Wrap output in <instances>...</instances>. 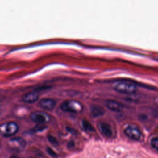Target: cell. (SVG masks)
I'll return each mask as SVG.
<instances>
[{
	"mask_svg": "<svg viewBox=\"0 0 158 158\" xmlns=\"http://www.w3.org/2000/svg\"><path fill=\"white\" fill-rule=\"evenodd\" d=\"M48 140L49 141V142L51 144H52L54 145H58L59 144V143H58L57 139L55 137H54L53 136L49 135L48 136Z\"/></svg>",
	"mask_w": 158,
	"mask_h": 158,
	"instance_id": "cell-14",
	"label": "cell"
},
{
	"mask_svg": "<svg viewBox=\"0 0 158 158\" xmlns=\"http://www.w3.org/2000/svg\"><path fill=\"white\" fill-rule=\"evenodd\" d=\"M74 146V142L73 141H70L68 143V146L69 147H73Z\"/></svg>",
	"mask_w": 158,
	"mask_h": 158,
	"instance_id": "cell-16",
	"label": "cell"
},
{
	"mask_svg": "<svg viewBox=\"0 0 158 158\" xmlns=\"http://www.w3.org/2000/svg\"><path fill=\"white\" fill-rule=\"evenodd\" d=\"M60 109L68 112L78 113L83 110V106L81 102L74 100H67L60 104Z\"/></svg>",
	"mask_w": 158,
	"mask_h": 158,
	"instance_id": "cell-2",
	"label": "cell"
},
{
	"mask_svg": "<svg viewBox=\"0 0 158 158\" xmlns=\"http://www.w3.org/2000/svg\"><path fill=\"white\" fill-rule=\"evenodd\" d=\"M30 158H31V157H30Z\"/></svg>",
	"mask_w": 158,
	"mask_h": 158,
	"instance_id": "cell-18",
	"label": "cell"
},
{
	"mask_svg": "<svg viewBox=\"0 0 158 158\" xmlns=\"http://www.w3.org/2000/svg\"><path fill=\"white\" fill-rule=\"evenodd\" d=\"M31 119L37 123L42 124L48 121V117L46 114H45L43 112H35L31 114Z\"/></svg>",
	"mask_w": 158,
	"mask_h": 158,
	"instance_id": "cell-8",
	"label": "cell"
},
{
	"mask_svg": "<svg viewBox=\"0 0 158 158\" xmlns=\"http://www.w3.org/2000/svg\"><path fill=\"white\" fill-rule=\"evenodd\" d=\"M81 125L83 128L86 131H94V128L91 125V123L87 120H83L81 122Z\"/></svg>",
	"mask_w": 158,
	"mask_h": 158,
	"instance_id": "cell-12",
	"label": "cell"
},
{
	"mask_svg": "<svg viewBox=\"0 0 158 158\" xmlns=\"http://www.w3.org/2000/svg\"><path fill=\"white\" fill-rule=\"evenodd\" d=\"M90 111L94 117L101 116L104 114V109L102 107L97 105L92 106L90 107Z\"/></svg>",
	"mask_w": 158,
	"mask_h": 158,
	"instance_id": "cell-10",
	"label": "cell"
},
{
	"mask_svg": "<svg viewBox=\"0 0 158 158\" xmlns=\"http://www.w3.org/2000/svg\"><path fill=\"white\" fill-rule=\"evenodd\" d=\"M10 158H20V157H19L17 156H12Z\"/></svg>",
	"mask_w": 158,
	"mask_h": 158,
	"instance_id": "cell-17",
	"label": "cell"
},
{
	"mask_svg": "<svg viewBox=\"0 0 158 158\" xmlns=\"http://www.w3.org/2000/svg\"><path fill=\"white\" fill-rule=\"evenodd\" d=\"M19 127L14 122H8L0 126V131L4 136L14 135L18 131Z\"/></svg>",
	"mask_w": 158,
	"mask_h": 158,
	"instance_id": "cell-4",
	"label": "cell"
},
{
	"mask_svg": "<svg viewBox=\"0 0 158 158\" xmlns=\"http://www.w3.org/2000/svg\"><path fill=\"white\" fill-rule=\"evenodd\" d=\"M151 146L157 151H158V137H154L151 139L150 142Z\"/></svg>",
	"mask_w": 158,
	"mask_h": 158,
	"instance_id": "cell-13",
	"label": "cell"
},
{
	"mask_svg": "<svg viewBox=\"0 0 158 158\" xmlns=\"http://www.w3.org/2000/svg\"><path fill=\"white\" fill-rule=\"evenodd\" d=\"M115 91L122 94H133L136 91V85L129 80H120L114 83Z\"/></svg>",
	"mask_w": 158,
	"mask_h": 158,
	"instance_id": "cell-1",
	"label": "cell"
},
{
	"mask_svg": "<svg viewBox=\"0 0 158 158\" xmlns=\"http://www.w3.org/2000/svg\"><path fill=\"white\" fill-rule=\"evenodd\" d=\"M39 105L44 110H51L54 108L56 102L54 99L51 98H43L40 101Z\"/></svg>",
	"mask_w": 158,
	"mask_h": 158,
	"instance_id": "cell-7",
	"label": "cell"
},
{
	"mask_svg": "<svg viewBox=\"0 0 158 158\" xmlns=\"http://www.w3.org/2000/svg\"><path fill=\"white\" fill-rule=\"evenodd\" d=\"M123 132L125 135L129 138L138 141L141 137V132L139 129L133 125H128L124 129Z\"/></svg>",
	"mask_w": 158,
	"mask_h": 158,
	"instance_id": "cell-3",
	"label": "cell"
},
{
	"mask_svg": "<svg viewBox=\"0 0 158 158\" xmlns=\"http://www.w3.org/2000/svg\"><path fill=\"white\" fill-rule=\"evenodd\" d=\"M106 106L109 109L115 112H120L122 110L124 107L122 103L112 99L107 100L106 101Z\"/></svg>",
	"mask_w": 158,
	"mask_h": 158,
	"instance_id": "cell-5",
	"label": "cell"
},
{
	"mask_svg": "<svg viewBox=\"0 0 158 158\" xmlns=\"http://www.w3.org/2000/svg\"><path fill=\"white\" fill-rule=\"evenodd\" d=\"M98 128L100 133L106 137H111L112 135V131L110 126L104 122H100L98 124Z\"/></svg>",
	"mask_w": 158,
	"mask_h": 158,
	"instance_id": "cell-6",
	"label": "cell"
},
{
	"mask_svg": "<svg viewBox=\"0 0 158 158\" xmlns=\"http://www.w3.org/2000/svg\"><path fill=\"white\" fill-rule=\"evenodd\" d=\"M10 143L15 148H23L25 146V141L22 138H15L10 140Z\"/></svg>",
	"mask_w": 158,
	"mask_h": 158,
	"instance_id": "cell-11",
	"label": "cell"
},
{
	"mask_svg": "<svg viewBox=\"0 0 158 158\" xmlns=\"http://www.w3.org/2000/svg\"><path fill=\"white\" fill-rule=\"evenodd\" d=\"M39 95L36 91L27 93L22 97V101L26 103H33L38 100Z\"/></svg>",
	"mask_w": 158,
	"mask_h": 158,
	"instance_id": "cell-9",
	"label": "cell"
},
{
	"mask_svg": "<svg viewBox=\"0 0 158 158\" xmlns=\"http://www.w3.org/2000/svg\"><path fill=\"white\" fill-rule=\"evenodd\" d=\"M47 151H48V154H49L51 156H52V157H56L57 156V154L51 148H47Z\"/></svg>",
	"mask_w": 158,
	"mask_h": 158,
	"instance_id": "cell-15",
	"label": "cell"
}]
</instances>
